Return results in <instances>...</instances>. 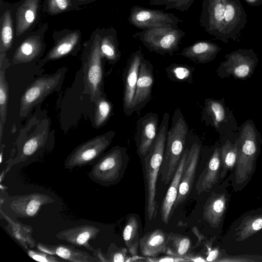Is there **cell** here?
<instances>
[{
	"label": "cell",
	"mask_w": 262,
	"mask_h": 262,
	"mask_svg": "<svg viewBox=\"0 0 262 262\" xmlns=\"http://www.w3.org/2000/svg\"><path fill=\"white\" fill-rule=\"evenodd\" d=\"M50 121L32 118L23 128L16 141L17 155L6 161L7 173L15 165L26 166L41 161L54 148V136L50 135Z\"/></svg>",
	"instance_id": "1"
},
{
	"label": "cell",
	"mask_w": 262,
	"mask_h": 262,
	"mask_svg": "<svg viewBox=\"0 0 262 262\" xmlns=\"http://www.w3.org/2000/svg\"><path fill=\"white\" fill-rule=\"evenodd\" d=\"M169 117L168 113L164 114L157 137L147 154L141 160L144 169L145 210L149 221L157 214V183L165 148Z\"/></svg>",
	"instance_id": "2"
},
{
	"label": "cell",
	"mask_w": 262,
	"mask_h": 262,
	"mask_svg": "<svg viewBox=\"0 0 262 262\" xmlns=\"http://www.w3.org/2000/svg\"><path fill=\"white\" fill-rule=\"evenodd\" d=\"M101 29H96L83 45L81 56L84 90L92 102L104 94V65L105 58L100 49Z\"/></svg>",
	"instance_id": "3"
},
{
	"label": "cell",
	"mask_w": 262,
	"mask_h": 262,
	"mask_svg": "<svg viewBox=\"0 0 262 262\" xmlns=\"http://www.w3.org/2000/svg\"><path fill=\"white\" fill-rule=\"evenodd\" d=\"M188 130V124L180 109L177 108L168 131L160 170L161 179L166 185L172 180L183 155Z\"/></svg>",
	"instance_id": "4"
},
{
	"label": "cell",
	"mask_w": 262,
	"mask_h": 262,
	"mask_svg": "<svg viewBox=\"0 0 262 262\" xmlns=\"http://www.w3.org/2000/svg\"><path fill=\"white\" fill-rule=\"evenodd\" d=\"M129 160L126 148L116 145L92 165L88 175L93 182L101 186L114 185L123 177Z\"/></svg>",
	"instance_id": "5"
},
{
	"label": "cell",
	"mask_w": 262,
	"mask_h": 262,
	"mask_svg": "<svg viewBox=\"0 0 262 262\" xmlns=\"http://www.w3.org/2000/svg\"><path fill=\"white\" fill-rule=\"evenodd\" d=\"M185 32L179 27L165 26L150 28L135 33L133 37L140 41L150 51L162 55H173Z\"/></svg>",
	"instance_id": "6"
},
{
	"label": "cell",
	"mask_w": 262,
	"mask_h": 262,
	"mask_svg": "<svg viewBox=\"0 0 262 262\" xmlns=\"http://www.w3.org/2000/svg\"><path fill=\"white\" fill-rule=\"evenodd\" d=\"M67 68L59 69L54 73L45 75L36 79L26 89L20 103V117H26L29 112L43 101L52 93L59 91L62 86Z\"/></svg>",
	"instance_id": "7"
},
{
	"label": "cell",
	"mask_w": 262,
	"mask_h": 262,
	"mask_svg": "<svg viewBox=\"0 0 262 262\" xmlns=\"http://www.w3.org/2000/svg\"><path fill=\"white\" fill-rule=\"evenodd\" d=\"M115 134V131L110 130L79 144L66 159L64 168L73 169L93 165L105 153Z\"/></svg>",
	"instance_id": "8"
},
{
	"label": "cell",
	"mask_w": 262,
	"mask_h": 262,
	"mask_svg": "<svg viewBox=\"0 0 262 262\" xmlns=\"http://www.w3.org/2000/svg\"><path fill=\"white\" fill-rule=\"evenodd\" d=\"M48 28V24H43L37 30L19 38L21 41L14 52L11 63H28L38 60L46 49L44 37Z\"/></svg>",
	"instance_id": "9"
},
{
	"label": "cell",
	"mask_w": 262,
	"mask_h": 262,
	"mask_svg": "<svg viewBox=\"0 0 262 262\" xmlns=\"http://www.w3.org/2000/svg\"><path fill=\"white\" fill-rule=\"evenodd\" d=\"M127 20L141 30L165 26L178 27L179 23L183 21L172 13L137 5L130 9Z\"/></svg>",
	"instance_id": "10"
},
{
	"label": "cell",
	"mask_w": 262,
	"mask_h": 262,
	"mask_svg": "<svg viewBox=\"0 0 262 262\" xmlns=\"http://www.w3.org/2000/svg\"><path fill=\"white\" fill-rule=\"evenodd\" d=\"M54 44L45 56L39 60L41 67L49 61L68 55L76 56L81 48V32L79 30L64 29L53 33Z\"/></svg>",
	"instance_id": "11"
},
{
	"label": "cell",
	"mask_w": 262,
	"mask_h": 262,
	"mask_svg": "<svg viewBox=\"0 0 262 262\" xmlns=\"http://www.w3.org/2000/svg\"><path fill=\"white\" fill-rule=\"evenodd\" d=\"M226 0H203L199 23L208 34L223 41Z\"/></svg>",
	"instance_id": "12"
},
{
	"label": "cell",
	"mask_w": 262,
	"mask_h": 262,
	"mask_svg": "<svg viewBox=\"0 0 262 262\" xmlns=\"http://www.w3.org/2000/svg\"><path fill=\"white\" fill-rule=\"evenodd\" d=\"M144 57L142 50L139 49L133 53L129 57L123 73V111L127 116L133 113L134 100L136 93L137 83L140 67Z\"/></svg>",
	"instance_id": "13"
},
{
	"label": "cell",
	"mask_w": 262,
	"mask_h": 262,
	"mask_svg": "<svg viewBox=\"0 0 262 262\" xmlns=\"http://www.w3.org/2000/svg\"><path fill=\"white\" fill-rule=\"evenodd\" d=\"M159 128V116L155 113H148L137 121L135 141L137 153L141 160L151 148L158 135Z\"/></svg>",
	"instance_id": "14"
},
{
	"label": "cell",
	"mask_w": 262,
	"mask_h": 262,
	"mask_svg": "<svg viewBox=\"0 0 262 262\" xmlns=\"http://www.w3.org/2000/svg\"><path fill=\"white\" fill-rule=\"evenodd\" d=\"M41 0H21L13 7L15 36L32 31L37 23Z\"/></svg>",
	"instance_id": "15"
},
{
	"label": "cell",
	"mask_w": 262,
	"mask_h": 262,
	"mask_svg": "<svg viewBox=\"0 0 262 262\" xmlns=\"http://www.w3.org/2000/svg\"><path fill=\"white\" fill-rule=\"evenodd\" d=\"M247 16L240 0H226L223 42L236 40L247 23Z\"/></svg>",
	"instance_id": "16"
},
{
	"label": "cell",
	"mask_w": 262,
	"mask_h": 262,
	"mask_svg": "<svg viewBox=\"0 0 262 262\" xmlns=\"http://www.w3.org/2000/svg\"><path fill=\"white\" fill-rule=\"evenodd\" d=\"M200 151V145L196 142H193L189 149L181 178L178 196L173 206L172 213L186 200L191 191L195 177Z\"/></svg>",
	"instance_id": "17"
},
{
	"label": "cell",
	"mask_w": 262,
	"mask_h": 262,
	"mask_svg": "<svg viewBox=\"0 0 262 262\" xmlns=\"http://www.w3.org/2000/svg\"><path fill=\"white\" fill-rule=\"evenodd\" d=\"M54 202L46 194L35 192L16 196L11 202L10 208L18 217L31 218L36 216L43 206Z\"/></svg>",
	"instance_id": "18"
},
{
	"label": "cell",
	"mask_w": 262,
	"mask_h": 262,
	"mask_svg": "<svg viewBox=\"0 0 262 262\" xmlns=\"http://www.w3.org/2000/svg\"><path fill=\"white\" fill-rule=\"evenodd\" d=\"M154 83V67L143 57L140 67L134 100V112L141 110L150 101Z\"/></svg>",
	"instance_id": "19"
},
{
	"label": "cell",
	"mask_w": 262,
	"mask_h": 262,
	"mask_svg": "<svg viewBox=\"0 0 262 262\" xmlns=\"http://www.w3.org/2000/svg\"><path fill=\"white\" fill-rule=\"evenodd\" d=\"M100 229L92 225H83L68 228L58 232L56 237L71 245L77 247H83L93 252L94 248L89 242L96 238Z\"/></svg>",
	"instance_id": "20"
},
{
	"label": "cell",
	"mask_w": 262,
	"mask_h": 262,
	"mask_svg": "<svg viewBox=\"0 0 262 262\" xmlns=\"http://www.w3.org/2000/svg\"><path fill=\"white\" fill-rule=\"evenodd\" d=\"M189 149H185L176 173L161 204L160 213L163 223L167 224L172 213L174 204L178 196L181 178L187 158Z\"/></svg>",
	"instance_id": "21"
},
{
	"label": "cell",
	"mask_w": 262,
	"mask_h": 262,
	"mask_svg": "<svg viewBox=\"0 0 262 262\" xmlns=\"http://www.w3.org/2000/svg\"><path fill=\"white\" fill-rule=\"evenodd\" d=\"M39 250L72 262H99L93 255L86 252L76 249L72 245H48L40 242L37 244Z\"/></svg>",
	"instance_id": "22"
},
{
	"label": "cell",
	"mask_w": 262,
	"mask_h": 262,
	"mask_svg": "<svg viewBox=\"0 0 262 262\" xmlns=\"http://www.w3.org/2000/svg\"><path fill=\"white\" fill-rule=\"evenodd\" d=\"M169 234L157 229L145 234L139 241V251L143 256L156 257L166 253Z\"/></svg>",
	"instance_id": "23"
},
{
	"label": "cell",
	"mask_w": 262,
	"mask_h": 262,
	"mask_svg": "<svg viewBox=\"0 0 262 262\" xmlns=\"http://www.w3.org/2000/svg\"><path fill=\"white\" fill-rule=\"evenodd\" d=\"M220 50L219 46L208 40H199L185 48L179 55L196 63H204L213 59Z\"/></svg>",
	"instance_id": "24"
},
{
	"label": "cell",
	"mask_w": 262,
	"mask_h": 262,
	"mask_svg": "<svg viewBox=\"0 0 262 262\" xmlns=\"http://www.w3.org/2000/svg\"><path fill=\"white\" fill-rule=\"evenodd\" d=\"M0 212L8 223L5 229L17 242L26 249L33 248L37 246L36 241L32 234L33 228L30 225L24 224L17 220H14L8 216L1 208Z\"/></svg>",
	"instance_id": "25"
},
{
	"label": "cell",
	"mask_w": 262,
	"mask_h": 262,
	"mask_svg": "<svg viewBox=\"0 0 262 262\" xmlns=\"http://www.w3.org/2000/svg\"><path fill=\"white\" fill-rule=\"evenodd\" d=\"M220 166L219 152L215 149L196 183L195 189L198 194L211 189L217 183L220 177Z\"/></svg>",
	"instance_id": "26"
},
{
	"label": "cell",
	"mask_w": 262,
	"mask_h": 262,
	"mask_svg": "<svg viewBox=\"0 0 262 262\" xmlns=\"http://www.w3.org/2000/svg\"><path fill=\"white\" fill-rule=\"evenodd\" d=\"M100 49L105 60L117 63L121 58L117 31L113 27L101 29Z\"/></svg>",
	"instance_id": "27"
},
{
	"label": "cell",
	"mask_w": 262,
	"mask_h": 262,
	"mask_svg": "<svg viewBox=\"0 0 262 262\" xmlns=\"http://www.w3.org/2000/svg\"><path fill=\"white\" fill-rule=\"evenodd\" d=\"M225 194H213L206 201L203 210V217L211 227H217L222 221L226 206Z\"/></svg>",
	"instance_id": "28"
},
{
	"label": "cell",
	"mask_w": 262,
	"mask_h": 262,
	"mask_svg": "<svg viewBox=\"0 0 262 262\" xmlns=\"http://www.w3.org/2000/svg\"><path fill=\"white\" fill-rule=\"evenodd\" d=\"M10 63L7 57V52L0 51V138L3 136L6 120L9 99V86L6 78V70Z\"/></svg>",
	"instance_id": "29"
},
{
	"label": "cell",
	"mask_w": 262,
	"mask_h": 262,
	"mask_svg": "<svg viewBox=\"0 0 262 262\" xmlns=\"http://www.w3.org/2000/svg\"><path fill=\"white\" fill-rule=\"evenodd\" d=\"M3 5L4 8L3 11L1 10L0 18V51L7 52L14 42V12L13 8L6 7L5 5Z\"/></svg>",
	"instance_id": "30"
},
{
	"label": "cell",
	"mask_w": 262,
	"mask_h": 262,
	"mask_svg": "<svg viewBox=\"0 0 262 262\" xmlns=\"http://www.w3.org/2000/svg\"><path fill=\"white\" fill-rule=\"evenodd\" d=\"M140 224L135 214L127 217L123 231V238L128 252L132 255H136L139 249Z\"/></svg>",
	"instance_id": "31"
},
{
	"label": "cell",
	"mask_w": 262,
	"mask_h": 262,
	"mask_svg": "<svg viewBox=\"0 0 262 262\" xmlns=\"http://www.w3.org/2000/svg\"><path fill=\"white\" fill-rule=\"evenodd\" d=\"M95 104L94 127L99 128L104 125L113 114V105L107 98L105 94L94 101Z\"/></svg>",
	"instance_id": "32"
},
{
	"label": "cell",
	"mask_w": 262,
	"mask_h": 262,
	"mask_svg": "<svg viewBox=\"0 0 262 262\" xmlns=\"http://www.w3.org/2000/svg\"><path fill=\"white\" fill-rule=\"evenodd\" d=\"M191 240L189 237L170 233L166 254L185 258L191 247Z\"/></svg>",
	"instance_id": "33"
},
{
	"label": "cell",
	"mask_w": 262,
	"mask_h": 262,
	"mask_svg": "<svg viewBox=\"0 0 262 262\" xmlns=\"http://www.w3.org/2000/svg\"><path fill=\"white\" fill-rule=\"evenodd\" d=\"M80 5L77 0H44L42 11L50 16H55L61 13L78 10Z\"/></svg>",
	"instance_id": "34"
},
{
	"label": "cell",
	"mask_w": 262,
	"mask_h": 262,
	"mask_svg": "<svg viewBox=\"0 0 262 262\" xmlns=\"http://www.w3.org/2000/svg\"><path fill=\"white\" fill-rule=\"evenodd\" d=\"M262 229V215L248 216L237 228L236 240L243 241Z\"/></svg>",
	"instance_id": "35"
},
{
	"label": "cell",
	"mask_w": 262,
	"mask_h": 262,
	"mask_svg": "<svg viewBox=\"0 0 262 262\" xmlns=\"http://www.w3.org/2000/svg\"><path fill=\"white\" fill-rule=\"evenodd\" d=\"M194 68L188 65L173 63L166 68L167 77L171 81L193 82L192 74Z\"/></svg>",
	"instance_id": "36"
},
{
	"label": "cell",
	"mask_w": 262,
	"mask_h": 262,
	"mask_svg": "<svg viewBox=\"0 0 262 262\" xmlns=\"http://www.w3.org/2000/svg\"><path fill=\"white\" fill-rule=\"evenodd\" d=\"M194 0H150V5L165 6L166 10L176 9L181 12L188 10Z\"/></svg>",
	"instance_id": "37"
},
{
	"label": "cell",
	"mask_w": 262,
	"mask_h": 262,
	"mask_svg": "<svg viewBox=\"0 0 262 262\" xmlns=\"http://www.w3.org/2000/svg\"><path fill=\"white\" fill-rule=\"evenodd\" d=\"M127 249L119 248L115 244L112 243L105 254L108 262L130 261V258L127 256Z\"/></svg>",
	"instance_id": "38"
},
{
	"label": "cell",
	"mask_w": 262,
	"mask_h": 262,
	"mask_svg": "<svg viewBox=\"0 0 262 262\" xmlns=\"http://www.w3.org/2000/svg\"><path fill=\"white\" fill-rule=\"evenodd\" d=\"M236 154L233 150L226 152L225 151V152H223L222 157L223 169L220 174L221 178H224L226 176L227 171L234 167L236 164Z\"/></svg>",
	"instance_id": "39"
},
{
	"label": "cell",
	"mask_w": 262,
	"mask_h": 262,
	"mask_svg": "<svg viewBox=\"0 0 262 262\" xmlns=\"http://www.w3.org/2000/svg\"><path fill=\"white\" fill-rule=\"evenodd\" d=\"M206 110L208 114H210L211 118L215 123L222 121L224 118V111L222 106L218 102L211 101L206 104Z\"/></svg>",
	"instance_id": "40"
},
{
	"label": "cell",
	"mask_w": 262,
	"mask_h": 262,
	"mask_svg": "<svg viewBox=\"0 0 262 262\" xmlns=\"http://www.w3.org/2000/svg\"><path fill=\"white\" fill-rule=\"evenodd\" d=\"M40 251L28 250V254L32 259L41 262H58L59 261L54 255L50 254L44 251Z\"/></svg>",
	"instance_id": "41"
},
{
	"label": "cell",
	"mask_w": 262,
	"mask_h": 262,
	"mask_svg": "<svg viewBox=\"0 0 262 262\" xmlns=\"http://www.w3.org/2000/svg\"><path fill=\"white\" fill-rule=\"evenodd\" d=\"M146 261L151 262H180V261H189L187 259L184 257H178L176 256L168 255L161 257L146 258Z\"/></svg>",
	"instance_id": "42"
},
{
	"label": "cell",
	"mask_w": 262,
	"mask_h": 262,
	"mask_svg": "<svg viewBox=\"0 0 262 262\" xmlns=\"http://www.w3.org/2000/svg\"><path fill=\"white\" fill-rule=\"evenodd\" d=\"M249 72V67L247 64H242L237 67L234 73L239 77H243L247 76Z\"/></svg>",
	"instance_id": "43"
},
{
	"label": "cell",
	"mask_w": 262,
	"mask_h": 262,
	"mask_svg": "<svg viewBox=\"0 0 262 262\" xmlns=\"http://www.w3.org/2000/svg\"><path fill=\"white\" fill-rule=\"evenodd\" d=\"M93 255L99 261L108 262L106 254L102 251L100 248L94 249L93 252Z\"/></svg>",
	"instance_id": "44"
},
{
	"label": "cell",
	"mask_w": 262,
	"mask_h": 262,
	"mask_svg": "<svg viewBox=\"0 0 262 262\" xmlns=\"http://www.w3.org/2000/svg\"><path fill=\"white\" fill-rule=\"evenodd\" d=\"M185 258L187 259L189 261H206V260L204 259L203 257L199 256H194L187 255Z\"/></svg>",
	"instance_id": "45"
},
{
	"label": "cell",
	"mask_w": 262,
	"mask_h": 262,
	"mask_svg": "<svg viewBox=\"0 0 262 262\" xmlns=\"http://www.w3.org/2000/svg\"><path fill=\"white\" fill-rule=\"evenodd\" d=\"M218 250L217 249L213 251H210L208 256L206 260L207 261H213L214 260L218 255Z\"/></svg>",
	"instance_id": "46"
},
{
	"label": "cell",
	"mask_w": 262,
	"mask_h": 262,
	"mask_svg": "<svg viewBox=\"0 0 262 262\" xmlns=\"http://www.w3.org/2000/svg\"><path fill=\"white\" fill-rule=\"evenodd\" d=\"M249 5L256 7L262 4V0H244Z\"/></svg>",
	"instance_id": "47"
},
{
	"label": "cell",
	"mask_w": 262,
	"mask_h": 262,
	"mask_svg": "<svg viewBox=\"0 0 262 262\" xmlns=\"http://www.w3.org/2000/svg\"><path fill=\"white\" fill-rule=\"evenodd\" d=\"M80 6L92 3L97 0H77Z\"/></svg>",
	"instance_id": "48"
},
{
	"label": "cell",
	"mask_w": 262,
	"mask_h": 262,
	"mask_svg": "<svg viewBox=\"0 0 262 262\" xmlns=\"http://www.w3.org/2000/svg\"><path fill=\"white\" fill-rule=\"evenodd\" d=\"M3 151L2 150L1 151V155H0V163H2V160H3Z\"/></svg>",
	"instance_id": "49"
}]
</instances>
